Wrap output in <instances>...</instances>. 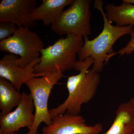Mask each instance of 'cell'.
<instances>
[{"instance_id":"obj_17","label":"cell","mask_w":134,"mask_h":134,"mask_svg":"<svg viewBox=\"0 0 134 134\" xmlns=\"http://www.w3.org/2000/svg\"><path fill=\"white\" fill-rule=\"evenodd\" d=\"M122 1V2L131 3V4H134V0H123Z\"/></svg>"},{"instance_id":"obj_5","label":"cell","mask_w":134,"mask_h":134,"mask_svg":"<svg viewBox=\"0 0 134 134\" xmlns=\"http://www.w3.org/2000/svg\"><path fill=\"white\" fill-rule=\"evenodd\" d=\"M91 0H74L67 9L51 25V30L59 35L74 34L84 37L92 34Z\"/></svg>"},{"instance_id":"obj_1","label":"cell","mask_w":134,"mask_h":134,"mask_svg":"<svg viewBox=\"0 0 134 134\" xmlns=\"http://www.w3.org/2000/svg\"><path fill=\"white\" fill-rule=\"evenodd\" d=\"M93 62L91 57L83 61H77L74 69L79 71V74L68 78L66 86L68 96L61 104L50 110L51 119L65 112L79 115L82 105L93 98L100 82L99 74L92 69H89Z\"/></svg>"},{"instance_id":"obj_12","label":"cell","mask_w":134,"mask_h":134,"mask_svg":"<svg viewBox=\"0 0 134 134\" xmlns=\"http://www.w3.org/2000/svg\"><path fill=\"white\" fill-rule=\"evenodd\" d=\"M74 0H44L41 5L34 10L33 20L41 21L44 26L51 25L62 14L63 9L71 5Z\"/></svg>"},{"instance_id":"obj_18","label":"cell","mask_w":134,"mask_h":134,"mask_svg":"<svg viewBox=\"0 0 134 134\" xmlns=\"http://www.w3.org/2000/svg\"><path fill=\"white\" fill-rule=\"evenodd\" d=\"M14 134H17V133H15Z\"/></svg>"},{"instance_id":"obj_11","label":"cell","mask_w":134,"mask_h":134,"mask_svg":"<svg viewBox=\"0 0 134 134\" xmlns=\"http://www.w3.org/2000/svg\"><path fill=\"white\" fill-rule=\"evenodd\" d=\"M102 134H134V99L119 106L112 125Z\"/></svg>"},{"instance_id":"obj_14","label":"cell","mask_w":134,"mask_h":134,"mask_svg":"<svg viewBox=\"0 0 134 134\" xmlns=\"http://www.w3.org/2000/svg\"><path fill=\"white\" fill-rule=\"evenodd\" d=\"M22 94L7 79L0 77V110L1 113L7 114L19 105Z\"/></svg>"},{"instance_id":"obj_9","label":"cell","mask_w":134,"mask_h":134,"mask_svg":"<svg viewBox=\"0 0 134 134\" xmlns=\"http://www.w3.org/2000/svg\"><path fill=\"white\" fill-rule=\"evenodd\" d=\"M37 0H2L0 2V21L14 24L18 27L32 28L37 25L31 14Z\"/></svg>"},{"instance_id":"obj_6","label":"cell","mask_w":134,"mask_h":134,"mask_svg":"<svg viewBox=\"0 0 134 134\" xmlns=\"http://www.w3.org/2000/svg\"><path fill=\"white\" fill-rule=\"evenodd\" d=\"M44 44L35 32L23 26L18 27L15 33L9 38L0 41V50L20 58L17 62L19 66L25 68L39 58Z\"/></svg>"},{"instance_id":"obj_16","label":"cell","mask_w":134,"mask_h":134,"mask_svg":"<svg viewBox=\"0 0 134 134\" xmlns=\"http://www.w3.org/2000/svg\"><path fill=\"white\" fill-rule=\"evenodd\" d=\"M131 39L129 43L127 44L126 46L124 48H121L117 52L115 53V55L119 54L120 56H122L124 54L129 55L134 51V31L132 30L130 34Z\"/></svg>"},{"instance_id":"obj_15","label":"cell","mask_w":134,"mask_h":134,"mask_svg":"<svg viewBox=\"0 0 134 134\" xmlns=\"http://www.w3.org/2000/svg\"><path fill=\"white\" fill-rule=\"evenodd\" d=\"M16 25L10 22L0 21V41L7 39L17 30Z\"/></svg>"},{"instance_id":"obj_13","label":"cell","mask_w":134,"mask_h":134,"mask_svg":"<svg viewBox=\"0 0 134 134\" xmlns=\"http://www.w3.org/2000/svg\"><path fill=\"white\" fill-rule=\"evenodd\" d=\"M105 15L108 21L115 23L116 26L134 25V5L122 2L121 5L115 6L108 4L104 7Z\"/></svg>"},{"instance_id":"obj_4","label":"cell","mask_w":134,"mask_h":134,"mask_svg":"<svg viewBox=\"0 0 134 134\" xmlns=\"http://www.w3.org/2000/svg\"><path fill=\"white\" fill-rule=\"evenodd\" d=\"M63 76V73L58 71L46 76L32 77L25 83L30 92L35 109L34 122L26 134H38L39 127L42 122L46 126L52 124L48 107V99L53 86Z\"/></svg>"},{"instance_id":"obj_3","label":"cell","mask_w":134,"mask_h":134,"mask_svg":"<svg viewBox=\"0 0 134 134\" xmlns=\"http://www.w3.org/2000/svg\"><path fill=\"white\" fill-rule=\"evenodd\" d=\"M84 44L82 37L69 34L41 50V60L34 73L41 77L54 72L74 69L77 55Z\"/></svg>"},{"instance_id":"obj_8","label":"cell","mask_w":134,"mask_h":134,"mask_svg":"<svg viewBox=\"0 0 134 134\" xmlns=\"http://www.w3.org/2000/svg\"><path fill=\"white\" fill-rule=\"evenodd\" d=\"M51 125L43 127V134H99L103 125H89L82 116L68 113L59 114L52 119Z\"/></svg>"},{"instance_id":"obj_10","label":"cell","mask_w":134,"mask_h":134,"mask_svg":"<svg viewBox=\"0 0 134 134\" xmlns=\"http://www.w3.org/2000/svg\"><path fill=\"white\" fill-rule=\"evenodd\" d=\"M19 59L16 55L12 54L4 55L0 60V77L10 82L19 92L23 84L32 77H37L34 70V67L40 61L41 58L34 60L25 68L18 66L17 61Z\"/></svg>"},{"instance_id":"obj_2","label":"cell","mask_w":134,"mask_h":134,"mask_svg":"<svg viewBox=\"0 0 134 134\" xmlns=\"http://www.w3.org/2000/svg\"><path fill=\"white\" fill-rule=\"evenodd\" d=\"M104 3L101 0H96L93 6L99 10L103 16L104 27L101 33L92 40L88 37H84V44L77 53L79 60L83 61L88 57L93 58L92 69L99 73L110 58L115 55L113 46L116 41L122 36L130 34L132 26H114L108 21L103 9Z\"/></svg>"},{"instance_id":"obj_7","label":"cell","mask_w":134,"mask_h":134,"mask_svg":"<svg viewBox=\"0 0 134 134\" xmlns=\"http://www.w3.org/2000/svg\"><path fill=\"white\" fill-rule=\"evenodd\" d=\"M19 105L13 111L0 114V134H14L24 127L30 130L34 124V109L30 93L23 92Z\"/></svg>"}]
</instances>
